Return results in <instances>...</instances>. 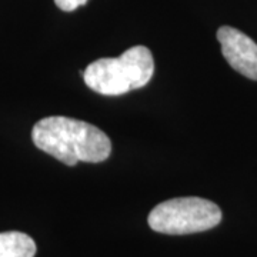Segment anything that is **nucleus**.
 I'll use <instances>...</instances> for the list:
<instances>
[{"label":"nucleus","instance_id":"nucleus-1","mask_svg":"<svg viewBox=\"0 0 257 257\" xmlns=\"http://www.w3.org/2000/svg\"><path fill=\"white\" fill-rule=\"evenodd\" d=\"M32 139L37 149L66 166L79 162L100 163L110 156L111 142L100 128L87 121L50 116L33 126Z\"/></svg>","mask_w":257,"mask_h":257},{"label":"nucleus","instance_id":"nucleus-2","mask_svg":"<svg viewBox=\"0 0 257 257\" xmlns=\"http://www.w3.org/2000/svg\"><path fill=\"white\" fill-rule=\"evenodd\" d=\"M155 72L152 52L145 46H133L119 57H103L90 63L83 79L87 87L104 96H120L142 89Z\"/></svg>","mask_w":257,"mask_h":257},{"label":"nucleus","instance_id":"nucleus-3","mask_svg":"<svg viewBox=\"0 0 257 257\" xmlns=\"http://www.w3.org/2000/svg\"><path fill=\"white\" fill-rule=\"evenodd\" d=\"M150 229L163 234H192L216 227L221 210L216 203L202 197H176L159 203L149 214Z\"/></svg>","mask_w":257,"mask_h":257},{"label":"nucleus","instance_id":"nucleus-4","mask_svg":"<svg viewBox=\"0 0 257 257\" xmlns=\"http://www.w3.org/2000/svg\"><path fill=\"white\" fill-rule=\"evenodd\" d=\"M221 53L227 63L240 74L257 80V45L253 39L230 26H221L217 30Z\"/></svg>","mask_w":257,"mask_h":257},{"label":"nucleus","instance_id":"nucleus-5","mask_svg":"<svg viewBox=\"0 0 257 257\" xmlns=\"http://www.w3.org/2000/svg\"><path fill=\"white\" fill-rule=\"evenodd\" d=\"M36 243L22 231L0 233V257H35Z\"/></svg>","mask_w":257,"mask_h":257},{"label":"nucleus","instance_id":"nucleus-6","mask_svg":"<svg viewBox=\"0 0 257 257\" xmlns=\"http://www.w3.org/2000/svg\"><path fill=\"white\" fill-rule=\"evenodd\" d=\"M87 0H55L56 6L64 12H73L77 8L83 6Z\"/></svg>","mask_w":257,"mask_h":257}]
</instances>
